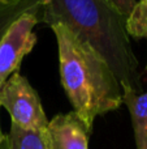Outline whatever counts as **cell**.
I'll return each instance as SVG.
<instances>
[{
    "label": "cell",
    "mask_w": 147,
    "mask_h": 149,
    "mask_svg": "<svg viewBox=\"0 0 147 149\" xmlns=\"http://www.w3.org/2000/svg\"><path fill=\"white\" fill-rule=\"evenodd\" d=\"M41 21L48 26H67L106 60L122 89L142 92L138 59L126 31V17L106 0H42Z\"/></svg>",
    "instance_id": "6da1fadb"
},
{
    "label": "cell",
    "mask_w": 147,
    "mask_h": 149,
    "mask_svg": "<svg viewBox=\"0 0 147 149\" xmlns=\"http://www.w3.org/2000/svg\"><path fill=\"white\" fill-rule=\"evenodd\" d=\"M59 50L60 80L80 119L93 131L98 116L117 110L122 103V88L106 60L67 26L54 24Z\"/></svg>",
    "instance_id": "7a4b0ae2"
},
{
    "label": "cell",
    "mask_w": 147,
    "mask_h": 149,
    "mask_svg": "<svg viewBox=\"0 0 147 149\" xmlns=\"http://www.w3.org/2000/svg\"><path fill=\"white\" fill-rule=\"evenodd\" d=\"M0 107L10 116V123L22 130L44 131L48 124L36 90L20 72L13 73L0 88Z\"/></svg>",
    "instance_id": "3957f363"
},
{
    "label": "cell",
    "mask_w": 147,
    "mask_h": 149,
    "mask_svg": "<svg viewBox=\"0 0 147 149\" xmlns=\"http://www.w3.org/2000/svg\"><path fill=\"white\" fill-rule=\"evenodd\" d=\"M41 7L23 13L5 33L0 42V88L20 71L23 58L34 49L36 36L34 28L41 22Z\"/></svg>",
    "instance_id": "277c9868"
},
{
    "label": "cell",
    "mask_w": 147,
    "mask_h": 149,
    "mask_svg": "<svg viewBox=\"0 0 147 149\" xmlns=\"http://www.w3.org/2000/svg\"><path fill=\"white\" fill-rule=\"evenodd\" d=\"M91 131L76 113L59 114L46 128L49 149H89Z\"/></svg>",
    "instance_id": "5b68a950"
},
{
    "label": "cell",
    "mask_w": 147,
    "mask_h": 149,
    "mask_svg": "<svg viewBox=\"0 0 147 149\" xmlns=\"http://www.w3.org/2000/svg\"><path fill=\"white\" fill-rule=\"evenodd\" d=\"M122 103L130 113L137 149H147V90L137 93L122 89Z\"/></svg>",
    "instance_id": "8992f818"
},
{
    "label": "cell",
    "mask_w": 147,
    "mask_h": 149,
    "mask_svg": "<svg viewBox=\"0 0 147 149\" xmlns=\"http://www.w3.org/2000/svg\"><path fill=\"white\" fill-rule=\"evenodd\" d=\"M0 149H49L46 130L30 131L10 123L9 132L0 144Z\"/></svg>",
    "instance_id": "52a82bcc"
},
{
    "label": "cell",
    "mask_w": 147,
    "mask_h": 149,
    "mask_svg": "<svg viewBox=\"0 0 147 149\" xmlns=\"http://www.w3.org/2000/svg\"><path fill=\"white\" fill-rule=\"evenodd\" d=\"M41 5L42 0H0V42L8 29L23 13Z\"/></svg>",
    "instance_id": "ba28073f"
},
{
    "label": "cell",
    "mask_w": 147,
    "mask_h": 149,
    "mask_svg": "<svg viewBox=\"0 0 147 149\" xmlns=\"http://www.w3.org/2000/svg\"><path fill=\"white\" fill-rule=\"evenodd\" d=\"M126 31L129 37L147 38V0H139L126 17Z\"/></svg>",
    "instance_id": "9c48e42d"
},
{
    "label": "cell",
    "mask_w": 147,
    "mask_h": 149,
    "mask_svg": "<svg viewBox=\"0 0 147 149\" xmlns=\"http://www.w3.org/2000/svg\"><path fill=\"white\" fill-rule=\"evenodd\" d=\"M108 4H111L119 13H121L124 17H128L132 9L134 8L137 0H106Z\"/></svg>",
    "instance_id": "30bf717a"
},
{
    "label": "cell",
    "mask_w": 147,
    "mask_h": 149,
    "mask_svg": "<svg viewBox=\"0 0 147 149\" xmlns=\"http://www.w3.org/2000/svg\"><path fill=\"white\" fill-rule=\"evenodd\" d=\"M4 137H5V134L3 132V130H1V126H0V144L3 143V140H4Z\"/></svg>",
    "instance_id": "8fae6325"
},
{
    "label": "cell",
    "mask_w": 147,
    "mask_h": 149,
    "mask_svg": "<svg viewBox=\"0 0 147 149\" xmlns=\"http://www.w3.org/2000/svg\"><path fill=\"white\" fill-rule=\"evenodd\" d=\"M146 71H147V65H146Z\"/></svg>",
    "instance_id": "7c38bea8"
}]
</instances>
